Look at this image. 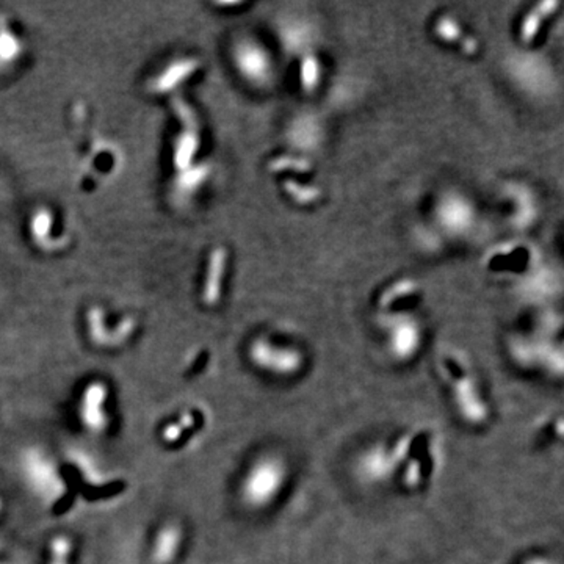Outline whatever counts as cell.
Masks as SVG:
<instances>
[{
  "mask_svg": "<svg viewBox=\"0 0 564 564\" xmlns=\"http://www.w3.org/2000/svg\"><path fill=\"white\" fill-rule=\"evenodd\" d=\"M226 266H227V250L225 248L212 250L209 258V266H207L204 292H203V299L207 306L218 305Z\"/></svg>",
  "mask_w": 564,
  "mask_h": 564,
  "instance_id": "cell-15",
  "label": "cell"
},
{
  "mask_svg": "<svg viewBox=\"0 0 564 564\" xmlns=\"http://www.w3.org/2000/svg\"><path fill=\"white\" fill-rule=\"evenodd\" d=\"M433 32L436 35V38L445 44L459 46L461 52L467 57H475L480 52V41L475 36L465 34V28L453 16L445 14L442 18H439L433 27Z\"/></svg>",
  "mask_w": 564,
  "mask_h": 564,
  "instance_id": "cell-13",
  "label": "cell"
},
{
  "mask_svg": "<svg viewBox=\"0 0 564 564\" xmlns=\"http://www.w3.org/2000/svg\"><path fill=\"white\" fill-rule=\"evenodd\" d=\"M420 293V284L416 279L401 278L385 287L378 298L381 313H392L395 307L406 303L408 299H416Z\"/></svg>",
  "mask_w": 564,
  "mask_h": 564,
  "instance_id": "cell-16",
  "label": "cell"
},
{
  "mask_svg": "<svg viewBox=\"0 0 564 564\" xmlns=\"http://www.w3.org/2000/svg\"><path fill=\"white\" fill-rule=\"evenodd\" d=\"M322 131L320 124L313 116H298L290 124V141L295 147H313L319 145Z\"/></svg>",
  "mask_w": 564,
  "mask_h": 564,
  "instance_id": "cell-18",
  "label": "cell"
},
{
  "mask_svg": "<svg viewBox=\"0 0 564 564\" xmlns=\"http://www.w3.org/2000/svg\"><path fill=\"white\" fill-rule=\"evenodd\" d=\"M75 417L80 428L91 436H104L112 428V391L102 379H93L82 387L75 401Z\"/></svg>",
  "mask_w": 564,
  "mask_h": 564,
  "instance_id": "cell-7",
  "label": "cell"
},
{
  "mask_svg": "<svg viewBox=\"0 0 564 564\" xmlns=\"http://www.w3.org/2000/svg\"><path fill=\"white\" fill-rule=\"evenodd\" d=\"M438 370L442 375V381L450 391L451 401L459 417L467 425L483 426L491 417V408L486 401L485 393L473 375L469 364L451 352L438 359Z\"/></svg>",
  "mask_w": 564,
  "mask_h": 564,
  "instance_id": "cell-4",
  "label": "cell"
},
{
  "mask_svg": "<svg viewBox=\"0 0 564 564\" xmlns=\"http://www.w3.org/2000/svg\"><path fill=\"white\" fill-rule=\"evenodd\" d=\"M0 564H18V563H14V561H10V560H2V558H0Z\"/></svg>",
  "mask_w": 564,
  "mask_h": 564,
  "instance_id": "cell-24",
  "label": "cell"
},
{
  "mask_svg": "<svg viewBox=\"0 0 564 564\" xmlns=\"http://www.w3.org/2000/svg\"><path fill=\"white\" fill-rule=\"evenodd\" d=\"M560 4L557 0H543L531 8L528 13H525L519 27V40L524 46H530L538 40V35L543 30L545 20L557 13Z\"/></svg>",
  "mask_w": 564,
  "mask_h": 564,
  "instance_id": "cell-14",
  "label": "cell"
},
{
  "mask_svg": "<svg viewBox=\"0 0 564 564\" xmlns=\"http://www.w3.org/2000/svg\"><path fill=\"white\" fill-rule=\"evenodd\" d=\"M313 162L305 155H295V154H281L273 157L266 170L273 174H307L313 171Z\"/></svg>",
  "mask_w": 564,
  "mask_h": 564,
  "instance_id": "cell-21",
  "label": "cell"
},
{
  "mask_svg": "<svg viewBox=\"0 0 564 564\" xmlns=\"http://www.w3.org/2000/svg\"><path fill=\"white\" fill-rule=\"evenodd\" d=\"M379 328L385 331V348L393 361L409 362L424 346V328L408 313H381Z\"/></svg>",
  "mask_w": 564,
  "mask_h": 564,
  "instance_id": "cell-6",
  "label": "cell"
},
{
  "mask_svg": "<svg viewBox=\"0 0 564 564\" xmlns=\"http://www.w3.org/2000/svg\"><path fill=\"white\" fill-rule=\"evenodd\" d=\"M73 541L68 536H57L49 545V561L47 564H71L73 558Z\"/></svg>",
  "mask_w": 564,
  "mask_h": 564,
  "instance_id": "cell-22",
  "label": "cell"
},
{
  "mask_svg": "<svg viewBox=\"0 0 564 564\" xmlns=\"http://www.w3.org/2000/svg\"><path fill=\"white\" fill-rule=\"evenodd\" d=\"M246 354L254 369L273 378H295L306 367L303 350L266 336L254 338Z\"/></svg>",
  "mask_w": 564,
  "mask_h": 564,
  "instance_id": "cell-5",
  "label": "cell"
},
{
  "mask_svg": "<svg viewBox=\"0 0 564 564\" xmlns=\"http://www.w3.org/2000/svg\"><path fill=\"white\" fill-rule=\"evenodd\" d=\"M520 289L524 290L525 297H531V298L551 297L557 289L555 274L547 268L536 266L524 276H520Z\"/></svg>",
  "mask_w": 564,
  "mask_h": 564,
  "instance_id": "cell-17",
  "label": "cell"
},
{
  "mask_svg": "<svg viewBox=\"0 0 564 564\" xmlns=\"http://www.w3.org/2000/svg\"><path fill=\"white\" fill-rule=\"evenodd\" d=\"M187 544V528L178 519L160 522L147 544V563L176 564Z\"/></svg>",
  "mask_w": 564,
  "mask_h": 564,
  "instance_id": "cell-11",
  "label": "cell"
},
{
  "mask_svg": "<svg viewBox=\"0 0 564 564\" xmlns=\"http://www.w3.org/2000/svg\"><path fill=\"white\" fill-rule=\"evenodd\" d=\"M520 564H557L553 560L549 557H543V555H535V557L525 558L524 561Z\"/></svg>",
  "mask_w": 564,
  "mask_h": 564,
  "instance_id": "cell-23",
  "label": "cell"
},
{
  "mask_svg": "<svg viewBox=\"0 0 564 564\" xmlns=\"http://www.w3.org/2000/svg\"><path fill=\"white\" fill-rule=\"evenodd\" d=\"M322 61H320L317 53L313 51L301 55L299 59V88L305 94H314L320 87L322 82Z\"/></svg>",
  "mask_w": 564,
  "mask_h": 564,
  "instance_id": "cell-19",
  "label": "cell"
},
{
  "mask_svg": "<svg viewBox=\"0 0 564 564\" xmlns=\"http://www.w3.org/2000/svg\"><path fill=\"white\" fill-rule=\"evenodd\" d=\"M434 219L445 234L461 237L471 233L477 223V209L463 193L445 192L436 201Z\"/></svg>",
  "mask_w": 564,
  "mask_h": 564,
  "instance_id": "cell-10",
  "label": "cell"
},
{
  "mask_svg": "<svg viewBox=\"0 0 564 564\" xmlns=\"http://www.w3.org/2000/svg\"><path fill=\"white\" fill-rule=\"evenodd\" d=\"M483 266L488 272L518 274L520 278L541 266V254L528 243L504 242L486 252Z\"/></svg>",
  "mask_w": 564,
  "mask_h": 564,
  "instance_id": "cell-9",
  "label": "cell"
},
{
  "mask_svg": "<svg viewBox=\"0 0 564 564\" xmlns=\"http://www.w3.org/2000/svg\"><path fill=\"white\" fill-rule=\"evenodd\" d=\"M282 190L286 193L289 200H292V203L301 207L314 206L323 196V192L319 186L305 184V182L293 179V178H286L282 180Z\"/></svg>",
  "mask_w": 564,
  "mask_h": 564,
  "instance_id": "cell-20",
  "label": "cell"
},
{
  "mask_svg": "<svg viewBox=\"0 0 564 564\" xmlns=\"http://www.w3.org/2000/svg\"><path fill=\"white\" fill-rule=\"evenodd\" d=\"M2 551H4V541L0 539V555H2Z\"/></svg>",
  "mask_w": 564,
  "mask_h": 564,
  "instance_id": "cell-25",
  "label": "cell"
},
{
  "mask_svg": "<svg viewBox=\"0 0 564 564\" xmlns=\"http://www.w3.org/2000/svg\"><path fill=\"white\" fill-rule=\"evenodd\" d=\"M234 67L250 85L266 88L274 79L272 55L252 38H240L233 46Z\"/></svg>",
  "mask_w": 564,
  "mask_h": 564,
  "instance_id": "cell-8",
  "label": "cell"
},
{
  "mask_svg": "<svg viewBox=\"0 0 564 564\" xmlns=\"http://www.w3.org/2000/svg\"><path fill=\"white\" fill-rule=\"evenodd\" d=\"M426 442L428 439L420 433L406 432L395 438L369 445L356 458L354 473L364 485L369 486H383L392 480L403 481L412 465L408 463L416 459L414 457Z\"/></svg>",
  "mask_w": 564,
  "mask_h": 564,
  "instance_id": "cell-1",
  "label": "cell"
},
{
  "mask_svg": "<svg viewBox=\"0 0 564 564\" xmlns=\"http://www.w3.org/2000/svg\"><path fill=\"white\" fill-rule=\"evenodd\" d=\"M292 477L290 463L284 455L260 453L246 465L239 481L240 504L248 512H262L278 504Z\"/></svg>",
  "mask_w": 564,
  "mask_h": 564,
  "instance_id": "cell-3",
  "label": "cell"
},
{
  "mask_svg": "<svg viewBox=\"0 0 564 564\" xmlns=\"http://www.w3.org/2000/svg\"><path fill=\"white\" fill-rule=\"evenodd\" d=\"M16 472L27 494L43 508H53L67 497L63 465L44 445H24L16 455Z\"/></svg>",
  "mask_w": 564,
  "mask_h": 564,
  "instance_id": "cell-2",
  "label": "cell"
},
{
  "mask_svg": "<svg viewBox=\"0 0 564 564\" xmlns=\"http://www.w3.org/2000/svg\"><path fill=\"white\" fill-rule=\"evenodd\" d=\"M504 196L512 201V225L519 231L528 229L538 218V203L528 187L510 184L504 187Z\"/></svg>",
  "mask_w": 564,
  "mask_h": 564,
  "instance_id": "cell-12",
  "label": "cell"
}]
</instances>
